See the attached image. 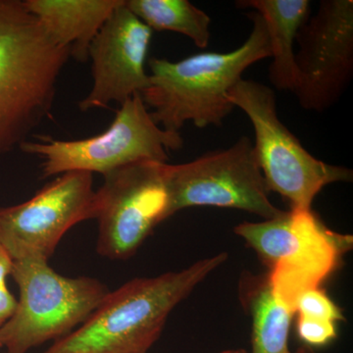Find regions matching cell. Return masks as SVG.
Returning a JSON list of instances; mask_svg holds the SVG:
<instances>
[{
    "instance_id": "6da1fadb",
    "label": "cell",
    "mask_w": 353,
    "mask_h": 353,
    "mask_svg": "<svg viewBox=\"0 0 353 353\" xmlns=\"http://www.w3.org/2000/svg\"><path fill=\"white\" fill-rule=\"evenodd\" d=\"M252 29L245 43L229 52H201L172 62L148 61L150 85L141 94L152 120L165 131L180 132L185 123L199 129L221 127L236 108L228 94L252 65L270 58L263 18L250 11Z\"/></svg>"
},
{
    "instance_id": "7a4b0ae2",
    "label": "cell",
    "mask_w": 353,
    "mask_h": 353,
    "mask_svg": "<svg viewBox=\"0 0 353 353\" xmlns=\"http://www.w3.org/2000/svg\"><path fill=\"white\" fill-rule=\"evenodd\" d=\"M227 259L228 253L221 252L181 271L130 281L43 353H146L173 309Z\"/></svg>"
},
{
    "instance_id": "3957f363",
    "label": "cell",
    "mask_w": 353,
    "mask_h": 353,
    "mask_svg": "<svg viewBox=\"0 0 353 353\" xmlns=\"http://www.w3.org/2000/svg\"><path fill=\"white\" fill-rule=\"evenodd\" d=\"M69 57L23 0H0V154L20 148L50 117Z\"/></svg>"
},
{
    "instance_id": "277c9868",
    "label": "cell",
    "mask_w": 353,
    "mask_h": 353,
    "mask_svg": "<svg viewBox=\"0 0 353 353\" xmlns=\"http://www.w3.org/2000/svg\"><path fill=\"white\" fill-rule=\"evenodd\" d=\"M228 97L252 122L255 157L269 190L284 197L292 210H310L326 185L352 182V169L317 159L283 124L275 92L268 85L241 79Z\"/></svg>"
},
{
    "instance_id": "5b68a950",
    "label": "cell",
    "mask_w": 353,
    "mask_h": 353,
    "mask_svg": "<svg viewBox=\"0 0 353 353\" xmlns=\"http://www.w3.org/2000/svg\"><path fill=\"white\" fill-rule=\"evenodd\" d=\"M183 146L180 132L158 126L141 94H137L121 104L115 119L101 134L76 141L39 136V141H24L20 150L43 159V176L72 171L97 172L104 176L136 162L167 163L168 150Z\"/></svg>"
},
{
    "instance_id": "8992f818",
    "label": "cell",
    "mask_w": 353,
    "mask_h": 353,
    "mask_svg": "<svg viewBox=\"0 0 353 353\" xmlns=\"http://www.w3.org/2000/svg\"><path fill=\"white\" fill-rule=\"evenodd\" d=\"M11 276L19 287L20 299L13 315L0 327L7 353H27L46 341L63 338L109 294L97 279L63 277L46 261H13Z\"/></svg>"
},
{
    "instance_id": "52a82bcc",
    "label": "cell",
    "mask_w": 353,
    "mask_h": 353,
    "mask_svg": "<svg viewBox=\"0 0 353 353\" xmlns=\"http://www.w3.org/2000/svg\"><path fill=\"white\" fill-rule=\"evenodd\" d=\"M168 218L196 206L236 209L270 220L284 211L272 203L270 190L255 157L252 139L241 137L225 150L167 165Z\"/></svg>"
},
{
    "instance_id": "ba28073f",
    "label": "cell",
    "mask_w": 353,
    "mask_h": 353,
    "mask_svg": "<svg viewBox=\"0 0 353 353\" xmlns=\"http://www.w3.org/2000/svg\"><path fill=\"white\" fill-rule=\"evenodd\" d=\"M167 165L136 162L104 175L95 192L94 218L99 221L97 250L101 256L128 259L168 219Z\"/></svg>"
},
{
    "instance_id": "9c48e42d",
    "label": "cell",
    "mask_w": 353,
    "mask_h": 353,
    "mask_svg": "<svg viewBox=\"0 0 353 353\" xmlns=\"http://www.w3.org/2000/svg\"><path fill=\"white\" fill-rule=\"evenodd\" d=\"M94 203L92 173L62 174L29 201L0 208V245L13 261L48 262L72 227L94 219Z\"/></svg>"
},
{
    "instance_id": "30bf717a",
    "label": "cell",
    "mask_w": 353,
    "mask_h": 353,
    "mask_svg": "<svg viewBox=\"0 0 353 353\" xmlns=\"http://www.w3.org/2000/svg\"><path fill=\"white\" fill-rule=\"evenodd\" d=\"M296 41L292 92L301 108L324 112L340 101L352 82V0H322L301 26Z\"/></svg>"
},
{
    "instance_id": "8fae6325",
    "label": "cell",
    "mask_w": 353,
    "mask_h": 353,
    "mask_svg": "<svg viewBox=\"0 0 353 353\" xmlns=\"http://www.w3.org/2000/svg\"><path fill=\"white\" fill-rule=\"evenodd\" d=\"M152 30L123 2L102 26L90 44L92 87L80 102L83 111L121 104L150 85L145 62Z\"/></svg>"
},
{
    "instance_id": "7c38bea8",
    "label": "cell",
    "mask_w": 353,
    "mask_h": 353,
    "mask_svg": "<svg viewBox=\"0 0 353 353\" xmlns=\"http://www.w3.org/2000/svg\"><path fill=\"white\" fill-rule=\"evenodd\" d=\"M294 236L289 252L268 272L272 294L279 304L296 313L297 299L320 285L352 250L353 238L328 229L310 210H292Z\"/></svg>"
},
{
    "instance_id": "4fadbf2b",
    "label": "cell",
    "mask_w": 353,
    "mask_h": 353,
    "mask_svg": "<svg viewBox=\"0 0 353 353\" xmlns=\"http://www.w3.org/2000/svg\"><path fill=\"white\" fill-rule=\"evenodd\" d=\"M51 38L68 48L70 57L83 62L90 44L124 0H23Z\"/></svg>"
},
{
    "instance_id": "5bb4252c",
    "label": "cell",
    "mask_w": 353,
    "mask_h": 353,
    "mask_svg": "<svg viewBox=\"0 0 353 353\" xmlns=\"http://www.w3.org/2000/svg\"><path fill=\"white\" fill-rule=\"evenodd\" d=\"M236 7L250 9L263 18L273 59L269 67L272 85L292 92L296 82L294 43L301 26L310 17L308 0H241Z\"/></svg>"
},
{
    "instance_id": "9a60e30c",
    "label": "cell",
    "mask_w": 353,
    "mask_h": 353,
    "mask_svg": "<svg viewBox=\"0 0 353 353\" xmlns=\"http://www.w3.org/2000/svg\"><path fill=\"white\" fill-rule=\"evenodd\" d=\"M239 299L252 321V353H316L307 345L292 352L289 345L292 318L272 294L268 274L243 272L239 281Z\"/></svg>"
},
{
    "instance_id": "2e32d148",
    "label": "cell",
    "mask_w": 353,
    "mask_h": 353,
    "mask_svg": "<svg viewBox=\"0 0 353 353\" xmlns=\"http://www.w3.org/2000/svg\"><path fill=\"white\" fill-rule=\"evenodd\" d=\"M125 4L152 31L178 32L202 50L210 43V16L188 0H125Z\"/></svg>"
},
{
    "instance_id": "e0dca14e",
    "label": "cell",
    "mask_w": 353,
    "mask_h": 353,
    "mask_svg": "<svg viewBox=\"0 0 353 353\" xmlns=\"http://www.w3.org/2000/svg\"><path fill=\"white\" fill-rule=\"evenodd\" d=\"M296 313L303 317L328 321H343V310L332 301L324 290L314 289L304 292L297 299Z\"/></svg>"
},
{
    "instance_id": "ac0fdd59",
    "label": "cell",
    "mask_w": 353,
    "mask_h": 353,
    "mask_svg": "<svg viewBox=\"0 0 353 353\" xmlns=\"http://www.w3.org/2000/svg\"><path fill=\"white\" fill-rule=\"evenodd\" d=\"M296 331L304 345L312 348L324 347L336 338V323L328 320L299 316Z\"/></svg>"
},
{
    "instance_id": "d6986e66",
    "label": "cell",
    "mask_w": 353,
    "mask_h": 353,
    "mask_svg": "<svg viewBox=\"0 0 353 353\" xmlns=\"http://www.w3.org/2000/svg\"><path fill=\"white\" fill-rule=\"evenodd\" d=\"M12 266L13 260L0 245V327L8 321L17 305V301L6 284V279L11 275Z\"/></svg>"
},
{
    "instance_id": "ffe728a7",
    "label": "cell",
    "mask_w": 353,
    "mask_h": 353,
    "mask_svg": "<svg viewBox=\"0 0 353 353\" xmlns=\"http://www.w3.org/2000/svg\"><path fill=\"white\" fill-rule=\"evenodd\" d=\"M220 353H248L245 350H243V348H238V350H225V352H222Z\"/></svg>"
},
{
    "instance_id": "44dd1931",
    "label": "cell",
    "mask_w": 353,
    "mask_h": 353,
    "mask_svg": "<svg viewBox=\"0 0 353 353\" xmlns=\"http://www.w3.org/2000/svg\"><path fill=\"white\" fill-rule=\"evenodd\" d=\"M1 347H3V345H2L1 338H0V350H1Z\"/></svg>"
}]
</instances>
